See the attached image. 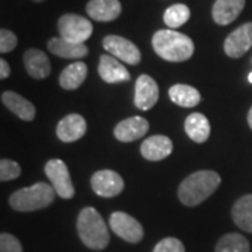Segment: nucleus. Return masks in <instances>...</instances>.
Returning <instances> with one entry per match:
<instances>
[{
  "instance_id": "1",
  "label": "nucleus",
  "mask_w": 252,
  "mask_h": 252,
  "mask_svg": "<svg viewBox=\"0 0 252 252\" xmlns=\"http://www.w3.org/2000/svg\"><path fill=\"white\" fill-rule=\"evenodd\" d=\"M220 182L221 178L216 171L202 170L193 172L181 182L178 198L185 206H198L219 188Z\"/></svg>"
},
{
  "instance_id": "2",
  "label": "nucleus",
  "mask_w": 252,
  "mask_h": 252,
  "mask_svg": "<svg viewBox=\"0 0 252 252\" xmlns=\"http://www.w3.org/2000/svg\"><path fill=\"white\" fill-rule=\"evenodd\" d=\"M152 45L156 54L168 62H185L195 52L193 41L175 30H160L153 35Z\"/></svg>"
},
{
  "instance_id": "3",
  "label": "nucleus",
  "mask_w": 252,
  "mask_h": 252,
  "mask_svg": "<svg viewBox=\"0 0 252 252\" xmlns=\"http://www.w3.org/2000/svg\"><path fill=\"white\" fill-rule=\"evenodd\" d=\"M77 234L81 243L94 251H101L109 244V231L107 223L94 207H84L76 221Z\"/></svg>"
},
{
  "instance_id": "4",
  "label": "nucleus",
  "mask_w": 252,
  "mask_h": 252,
  "mask_svg": "<svg viewBox=\"0 0 252 252\" xmlns=\"http://www.w3.org/2000/svg\"><path fill=\"white\" fill-rule=\"evenodd\" d=\"M55 189L45 182H36L32 187L23 188L11 193L10 206L16 212H35L52 205L55 200Z\"/></svg>"
},
{
  "instance_id": "5",
  "label": "nucleus",
  "mask_w": 252,
  "mask_h": 252,
  "mask_svg": "<svg viewBox=\"0 0 252 252\" xmlns=\"http://www.w3.org/2000/svg\"><path fill=\"white\" fill-rule=\"evenodd\" d=\"M58 30L63 39L74 44H84L93 34V24L90 20L79 14L67 13L59 18Z\"/></svg>"
},
{
  "instance_id": "6",
  "label": "nucleus",
  "mask_w": 252,
  "mask_h": 252,
  "mask_svg": "<svg viewBox=\"0 0 252 252\" xmlns=\"http://www.w3.org/2000/svg\"><path fill=\"white\" fill-rule=\"evenodd\" d=\"M45 174L58 196L62 199H72L74 196V187L70 178V172L64 161L59 158L49 160L45 164Z\"/></svg>"
},
{
  "instance_id": "7",
  "label": "nucleus",
  "mask_w": 252,
  "mask_h": 252,
  "mask_svg": "<svg viewBox=\"0 0 252 252\" xmlns=\"http://www.w3.org/2000/svg\"><path fill=\"white\" fill-rule=\"evenodd\" d=\"M111 230L126 243L137 244L143 240L144 230L135 217L125 212H114L109 217Z\"/></svg>"
},
{
  "instance_id": "8",
  "label": "nucleus",
  "mask_w": 252,
  "mask_h": 252,
  "mask_svg": "<svg viewBox=\"0 0 252 252\" xmlns=\"http://www.w3.org/2000/svg\"><path fill=\"white\" fill-rule=\"evenodd\" d=\"M104 49L122 62L129 64H139L142 61V55L139 48L129 39L119 35H107L102 41Z\"/></svg>"
},
{
  "instance_id": "9",
  "label": "nucleus",
  "mask_w": 252,
  "mask_h": 252,
  "mask_svg": "<svg viewBox=\"0 0 252 252\" xmlns=\"http://www.w3.org/2000/svg\"><path fill=\"white\" fill-rule=\"evenodd\" d=\"M93 190L102 198H114L122 193L125 188V182L117 171L101 170L91 177Z\"/></svg>"
},
{
  "instance_id": "10",
  "label": "nucleus",
  "mask_w": 252,
  "mask_h": 252,
  "mask_svg": "<svg viewBox=\"0 0 252 252\" xmlns=\"http://www.w3.org/2000/svg\"><path fill=\"white\" fill-rule=\"evenodd\" d=\"M252 48V23H245L235 28L224 41V52L227 56L238 59Z\"/></svg>"
},
{
  "instance_id": "11",
  "label": "nucleus",
  "mask_w": 252,
  "mask_h": 252,
  "mask_svg": "<svg viewBox=\"0 0 252 252\" xmlns=\"http://www.w3.org/2000/svg\"><path fill=\"white\" fill-rule=\"evenodd\" d=\"M158 86L153 77L149 74H142L137 77L135 86V105L142 111H149L158 101Z\"/></svg>"
},
{
  "instance_id": "12",
  "label": "nucleus",
  "mask_w": 252,
  "mask_h": 252,
  "mask_svg": "<svg viewBox=\"0 0 252 252\" xmlns=\"http://www.w3.org/2000/svg\"><path fill=\"white\" fill-rule=\"evenodd\" d=\"M87 132V122L80 114H69L58 124L56 135L63 143H73Z\"/></svg>"
},
{
  "instance_id": "13",
  "label": "nucleus",
  "mask_w": 252,
  "mask_h": 252,
  "mask_svg": "<svg viewBox=\"0 0 252 252\" xmlns=\"http://www.w3.org/2000/svg\"><path fill=\"white\" fill-rule=\"evenodd\" d=\"M149 132V122L143 117H132L124 119L115 126L114 135L122 143H130L143 137Z\"/></svg>"
},
{
  "instance_id": "14",
  "label": "nucleus",
  "mask_w": 252,
  "mask_h": 252,
  "mask_svg": "<svg viewBox=\"0 0 252 252\" xmlns=\"http://www.w3.org/2000/svg\"><path fill=\"white\" fill-rule=\"evenodd\" d=\"M172 152V142L168 136H150L140 146V153L149 161H160L167 158Z\"/></svg>"
},
{
  "instance_id": "15",
  "label": "nucleus",
  "mask_w": 252,
  "mask_h": 252,
  "mask_svg": "<svg viewBox=\"0 0 252 252\" xmlns=\"http://www.w3.org/2000/svg\"><path fill=\"white\" fill-rule=\"evenodd\" d=\"M86 10L93 20L109 23L121 16L122 6L119 0H90L86 6Z\"/></svg>"
},
{
  "instance_id": "16",
  "label": "nucleus",
  "mask_w": 252,
  "mask_h": 252,
  "mask_svg": "<svg viewBox=\"0 0 252 252\" xmlns=\"http://www.w3.org/2000/svg\"><path fill=\"white\" fill-rule=\"evenodd\" d=\"M99 77L107 83H122L130 80V74L125 66L111 55H101L98 62Z\"/></svg>"
},
{
  "instance_id": "17",
  "label": "nucleus",
  "mask_w": 252,
  "mask_h": 252,
  "mask_svg": "<svg viewBox=\"0 0 252 252\" xmlns=\"http://www.w3.org/2000/svg\"><path fill=\"white\" fill-rule=\"evenodd\" d=\"M24 66L27 73L36 80H44L51 74V62L45 52L31 48L24 52Z\"/></svg>"
},
{
  "instance_id": "18",
  "label": "nucleus",
  "mask_w": 252,
  "mask_h": 252,
  "mask_svg": "<svg viewBox=\"0 0 252 252\" xmlns=\"http://www.w3.org/2000/svg\"><path fill=\"white\" fill-rule=\"evenodd\" d=\"M245 0H216L212 7V17L219 26H228L241 14Z\"/></svg>"
},
{
  "instance_id": "19",
  "label": "nucleus",
  "mask_w": 252,
  "mask_h": 252,
  "mask_svg": "<svg viewBox=\"0 0 252 252\" xmlns=\"http://www.w3.org/2000/svg\"><path fill=\"white\" fill-rule=\"evenodd\" d=\"M48 49L51 54L63 59H81L89 55V48L86 46V44H74L61 36L51 38L48 41Z\"/></svg>"
},
{
  "instance_id": "20",
  "label": "nucleus",
  "mask_w": 252,
  "mask_h": 252,
  "mask_svg": "<svg viewBox=\"0 0 252 252\" xmlns=\"http://www.w3.org/2000/svg\"><path fill=\"white\" fill-rule=\"evenodd\" d=\"M1 102L23 121L30 122L35 118L36 111L35 107L32 105V102H30L28 99L21 97L20 94L14 93V91H4L1 94Z\"/></svg>"
},
{
  "instance_id": "21",
  "label": "nucleus",
  "mask_w": 252,
  "mask_h": 252,
  "mask_svg": "<svg viewBox=\"0 0 252 252\" xmlns=\"http://www.w3.org/2000/svg\"><path fill=\"white\" fill-rule=\"evenodd\" d=\"M185 132L195 143H205L210 136V124L200 112H193L185 119Z\"/></svg>"
},
{
  "instance_id": "22",
  "label": "nucleus",
  "mask_w": 252,
  "mask_h": 252,
  "mask_svg": "<svg viewBox=\"0 0 252 252\" xmlns=\"http://www.w3.org/2000/svg\"><path fill=\"white\" fill-rule=\"evenodd\" d=\"M231 217L237 227L252 233V195H244L233 205Z\"/></svg>"
},
{
  "instance_id": "23",
  "label": "nucleus",
  "mask_w": 252,
  "mask_h": 252,
  "mask_svg": "<svg viewBox=\"0 0 252 252\" xmlns=\"http://www.w3.org/2000/svg\"><path fill=\"white\" fill-rule=\"evenodd\" d=\"M87 77V64L74 62L63 69L59 76V84L64 90H77Z\"/></svg>"
},
{
  "instance_id": "24",
  "label": "nucleus",
  "mask_w": 252,
  "mask_h": 252,
  "mask_svg": "<svg viewBox=\"0 0 252 252\" xmlns=\"http://www.w3.org/2000/svg\"><path fill=\"white\" fill-rule=\"evenodd\" d=\"M168 94L172 102L184 108L196 107L200 102V93L195 87L188 84H175L170 89Z\"/></svg>"
},
{
  "instance_id": "25",
  "label": "nucleus",
  "mask_w": 252,
  "mask_h": 252,
  "mask_svg": "<svg viewBox=\"0 0 252 252\" xmlns=\"http://www.w3.org/2000/svg\"><path fill=\"white\" fill-rule=\"evenodd\" d=\"M215 252H251V247L244 235L228 233L217 241Z\"/></svg>"
},
{
  "instance_id": "26",
  "label": "nucleus",
  "mask_w": 252,
  "mask_h": 252,
  "mask_svg": "<svg viewBox=\"0 0 252 252\" xmlns=\"http://www.w3.org/2000/svg\"><path fill=\"white\" fill-rule=\"evenodd\" d=\"M190 17V10L185 4H174L170 6L164 13V23L167 24V27L171 30L182 27Z\"/></svg>"
},
{
  "instance_id": "27",
  "label": "nucleus",
  "mask_w": 252,
  "mask_h": 252,
  "mask_svg": "<svg viewBox=\"0 0 252 252\" xmlns=\"http://www.w3.org/2000/svg\"><path fill=\"white\" fill-rule=\"evenodd\" d=\"M21 174V168L16 161H11L7 158H1L0 161V180L3 181H11L16 180Z\"/></svg>"
},
{
  "instance_id": "28",
  "label": "nucleus",
  "mask_w": 252,
  "mask_h": 252,
  "mask_svg": "<svg viewBox=\"0 0 252 252\" xmlns=\"http://www.w3.org/2000/svg\"><path fill=\"white\" fill-rule=\"evenodd\" d=\"M153 252H185V247L178 238L167 237L162 238L160 243H157Z\"/></svg>"
},
{
  "instance_id": "29",
  "label": "nucleus",
  "mask_w": 252,
  "mask_h": 252,
  "mask_svg": "<svg viewBox=\"0 0 252 252\" xmlns=\"http://www.w3.org/2000/svg\"><path fill=\"white\" fill-rule=\"evenodd\" d=\"M17 36L13 31L3 28L0 31V52L1 54H7L11 52L16 46H17Z\"/></svg>"
},
{
  "instance_id": "30",
  "label": "nucleus",
  "mask_w": 252,
  "mask_h": 252,
  "mask_svg": "<svg viewBox=\"0 0 252 252\" xmlns=\"http://www.w3.org/2000/svg\"><path fill=\"white\" fill-rule=\"evenodd\" d=\"M0 252H23L21 243L9 233L0 234Z\"/></svg>"
},
{
  "instance_id": "31",
  "label": "nucleus",
  "mask_w": 252,
  "mask_h": 252,
  "mask_svg": "<svg viewBox=\"0 0 252 252\" xmlns=\"http://www.w3.org/2000/svg\"><path fill=\"white\" fill-rule=\"evenodd\" d=\"M10 76V66L4 59L0 61V79H7Z\"/></svg>"
},
{
  "instance_id": "32",
  "label": "nucleus",
  "mask_w": 252,
  "mask_h": 252,
  "mask_svg": "<svg viewBox=\"0 0 252 252\" xmlns=\"http://www.w3.org/2000/svg\"><path fill=\"white\" fill-rule=\"evenodd\" d=\"M248 125H250V127L252 129V107L251 109H250V112H248Z\"/></svg>"
},
{
  "instance_id": "33",
  "label": "nucleus",
  "mask_w": 252,
  "mask_h": 252,
  "mask_svg": "<svg viewBox=\"0 0 252 252\" xmlns=\"http://www.w3.org/2000/svg\"><path fill=\"white\" fill-rule=\"evenodd\" d=\"M248 81H250V83H252V72L250 73V76H248Z\"/></svg>"
},
{
  "instance_id": "34",
  "label": "nucleus",
  "mask_w": 252,
  "mask_h": 252,
  "mask_svg": "<svg viewBox=\"0 0 252 252\" xmlns=\"http://www.w3.org/2000/svg\"><path fill=\"white\" fill-rule=\"evenodd\" d=\"M32 1H35V3H42V1H45V0H32Z\"/></svg>"
}]
</instances>
